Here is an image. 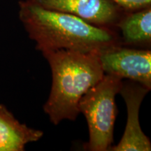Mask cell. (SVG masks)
Returning a JSON list of instances; mask_svg holds the SVG:
<instances>
[{"instance_id": "obj_4", "label": "cell", "mask_w": 151, "mask_h": 151, "mask_svg": "<svg viewBox=\"0 0 151 151\" xmlns=\"http://www.w3.org/2000/svg\"><path fill=\"white\" fill-rule=\"evenodd\" d=\"M104 72L129 79L151 89L150 50L129 48L121 44L104 49L99 52Z\"/></svg>"}, {"instance_id": "obj_1", "label": "cell", "mask_w": 151, "mask_h": 151, "mask_svg": "<svg viewBox=\"0 0 151 151\" xmlns=\"http://www.w3.org/2000/svg\"><path fill=\"white\" fill-rule=\"evenodd\" d=\"M19 19L36 49L99 52L121 44L116 29L101 27L73 15L41 7L31 0L18 2Z\"/></svg>"}, {"instance_id": "obj_6", "label": "cell", "mask_w": 151, "mask_h": 151, "mask_svg": "<svg viewBox=\"0 0 151 151\" xmlns=\"http://www.w3.org/2000/svg\"><path fill=\"white\" fill-rule=\"evenodd\" d=\"M150 91L142 85L130 81H122L120 93L127 111V120L121 140L116 146H112L110 151H150L151 143L143 132L139 123V110L143 99Z\"/></svg>"}, {"instance_id": "obj_3", "label": "cell", "mask_w": 151, "mask_h": 151, "mask_svg": "<svg viewBox=\"0 0 151 151\" xmlns=\"http://www.w3.org/2000/svg\"><path fill=\"white\" fill-rule=\"evenodd\" d=\"M122 84V78L105 73L101 80L81 97L79 112L86 118L89 130L86 150L107 151L112 146L117 115L116 97Z\"/></svg>"}, {"instance_id": "obj_2", "label": "cell", "mask_w": 151, "mask_h": 151, "mask_svg": "<svg viewBox=\"0 0 151 151\" xmlns=\"http://www.w3.org/2000/svg\"><path fill=\"white\" fill-rule=\"evenodd\" d=\"M41 52L52 73L51 90L43 111L55 125L65 120L74 121L80 113L81 97L105 74L99 52L65 49Z\"/></svg>"}, {"instance_id": "obj_8", "label": "cell", "mask_w": 151, "mask_h": 151, "mask_svg": "<svg viewBox=\"0 0 151 151\" xmlns=\"http://www.w3.org/2000/svg\"><path fill=\"white\" fill-rule=\"evenodd\" d=\"M121 31L124 43L135 46H148L151 42V6L126 12L116 25Z\"/></svg>"}, {"instance_id": "obj_5", "label": "cell", "mask_w": 151, "mask_h": 151, "mask_svg": "<svg viewBox=\"0 0 151 151\" xmlns=\"http://www.w3.org/2000/svg\"><path fill=\"white\" fill-rule=\"evenodd\" d=\"M43 8L67 13L101 27L117 29L126 11L113 0H31Z\"/></svg>"}, {"instance_id": "obj_7", "label": "cell", "mask_w": 151, "mask_h": 151, "mask_svg": "<svg viewBox=\"0 0 151 151\" xmlns=\"http://www.w3.org/2000/svg\"><path fill=\"white\" fill-rule=\"evenodd\" d=\"M43 132L22 124L0 104V151H23L26 145L41 139Z\"/></svg>"}, {"instance_id": "obj_9", "label": "cell", "mask_w": 151, "mask_h": 151, "mask_svg": "<svg viewBox=\"0 0 151 151\" xmlns=\"http://www.w3.org/2000/svg\"><path fill=\"white\" fill-rule=\"evenodd\" d=\"M126 12H132L151 6V0H113Z\"/></svg>"}]
</instances>
